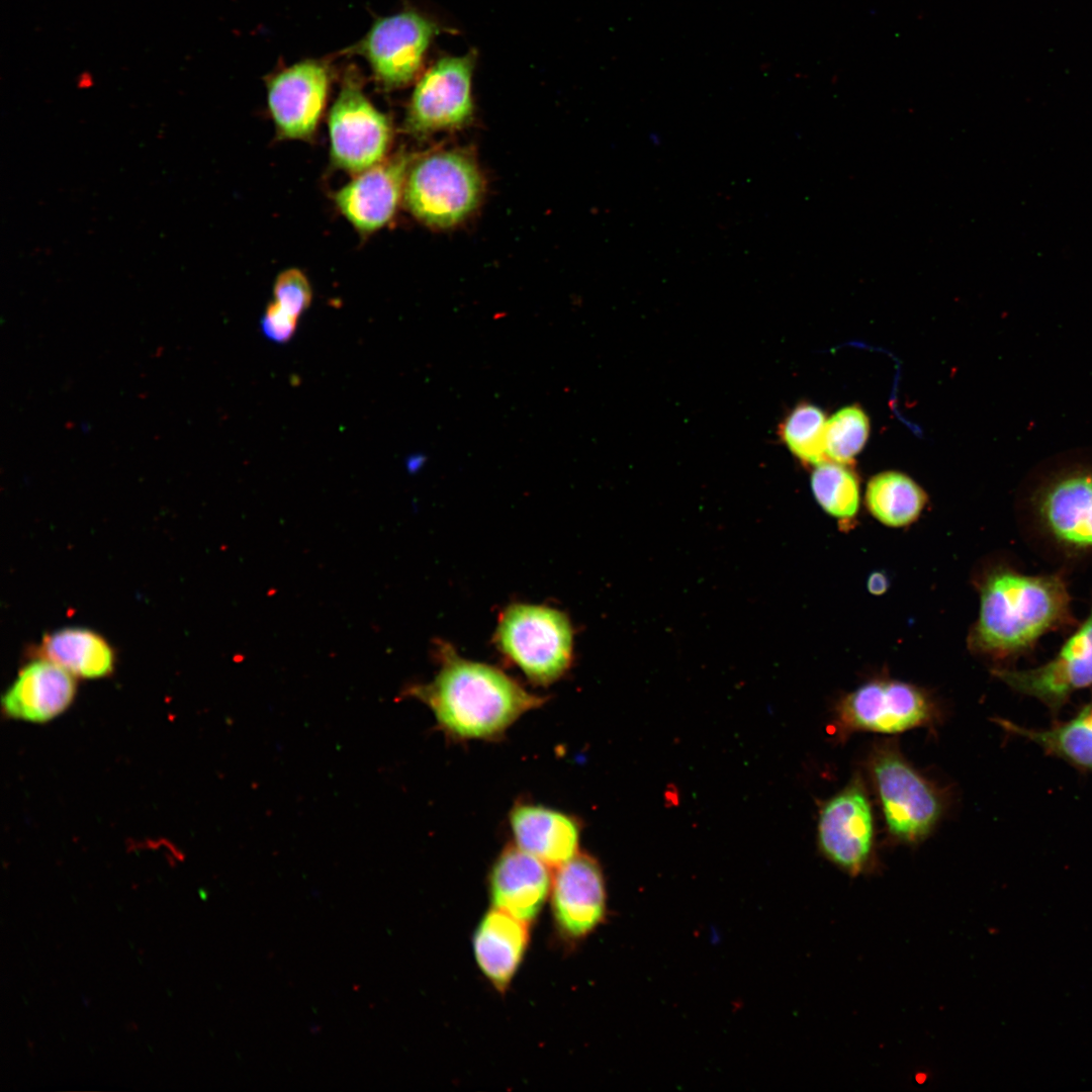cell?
Returning <instances> with one entry per match:
<instances>
[{"instance_id":"6da1fadb","label":"cell","mask_w":1092,"mask_h":1092,"mask_svg":"<svg viewBox=\"0 0 1092 1092\" xmlns=\"http://www.w3.org/2000/svg\"><path fill=\"white\" fill-rule=\"evenodd\" d=\"M978 592L979 613L968 643L972 651L993 660L1025 655L1045 634L1078 624L1060 571L1026 574L996 564L980 576Z\"/></svg>"},{"instance_id":"7a4b0ae2","label":"cell","mask_w":1092,"mask_h":1092,"mask_svg":"<svg viewBox=\"0 0 1092 1092\" xmlns=\"http://www.w3.org/2000/svg\"><path fill=\"white\" fill-rule=\"evenodd\" d=\"M438 647L437 675L428 684L412 687L408 695L430 708L447 735L493 739L544 703L496 667L462 658L447 643Z\"/></svg>"},{"instance_id":"3957f363","label":"cell","mask_w":1092,"mask_h":1092,"mask_svg":"<svg viewBox=\"0 0 1092 1092\" xmlns=\"http://www.w3.org/2000/svg\"><path fill=\"white\" fill-rule=\"evenodd\" d=\"M1028 524L1062 558L1092 557V450L1045 461L1028 479Z\"/></svg>"},{"instance_id":"277c9868","label":"cell","mask_w":1092,"mask_h":1092,"mask_svg":"<svg viewBox=\"0 0 1092 1092\" xmlns=\"http://www.w3.org/2000/svg\"><path fill=\"white\" fill-rule=\"evenodd\" d=\"M868 771L890 838L907 845L926 839L945 811V797L938 787L889 741L874 746Z\"/></svg>"},{"instance_id":"5b68a950","label":"cell","mask_w":1092,"mask_h":1092,"mask_svg":"<svg viewBox=\"0 0 1092 1092\" xmlns=\"http://www.w3.org/2000/svg\"><path fill=\"white\" fill-rule=\"evenodd\" d=\"M483 192L475 163L457 151H440L412 162L403 190L407 210L420 221L448 229L467 218Z\"/></svg>"},{"instance_id":"8992f818","label":"cell","mask_w":1092,"mask_h":1092,"mask_svg":"<svg viewBox=\"0 0 1092 1092\" xmlns=\"http://www.w3.org/2000/svg\"><path fill=\"white\" fill-rule=\"evenodd\" d=\"M494 638L502 653L537 685L556 681L571 665L573 630L556 609L512 605L500 614Z\"/></svg>"},{"instance_id":"52a82bcc","label":"cell","mask_w":1092,"mask_h":1092,"mask_svg":"<svg viewBox=\"0 0 1092 1092\" xmlns=\"http://www.w3.org/2000/svg\"><path fill=\"white\" fill-rule=\"evenodd\" d=\"M939 719L938 705L924 689L899 679L875 678L838 700L833 726L843 739L855 732L897 734L929 728Z\"/></svg>"},{"instance_id":"ba28073f","label":"cell","mask_w":1092,"mask_h":1092,"mask_svg":"<svg viewBox=\"0 0 1092 1092\" xmlns=\"http://www.w3.org/2000/svg\"><path fill=\"white\" fill-rule=\"evenodd\" d=\"M817 840L823 856L849 876L864 875L875 868V816L859 775L820 808Z\"/></svg>"},{"instance_id":"9c48e42d","label":"cell","mask_w":1092,"mask_h":1092,"mask_svg":"<svg viewBox=\"0 0 1092 1092\" xmlns=\"http://www.w3.org/2000/svg\"><path fill=\"white\" fill-rule=\"evenodd\" d=\"M328 125L335 167L358 175L386 158L392 141L390 121L366 97L357 79L344 80Z\"/></svg>"},{"instance_id":"30bf717a","label":"cell","mask_w":1092,"mask_h":1092,"mask_svg":"<svg viewBox=\"0 0 1092 1092\" xmlns=\"http://www.w3.org/2000/svg\"><path fill=\"white\" fill-rule=\"evenodd\" d=\"M993 674L1018 694L1057 715L1071 696L1092 686V604L1083 622L1048 662L1027 669L995 668Z\"/></svg>"},{"instance_id":"8fae6325","label":"cell","mask_w":1092,"mask_h":1092,"mask_svg":"<svg viewBox=\"0 0 1092 1092\" xmlns=\"http://www.w3.org/2000/svg\"><path fill=\"white\" fill-rule=\"evenodd\" d=\"M473 57H445L418 82L405 117V130L417 136L459 128L473 113Z\"/></svg>"},{"instance_id":"7c38bea8","label":"cell","mask_w":1092,"mask_h":1092,"mask_svg":"<svg viewBox=\"0 0 1092 1092\" xmlns=\"http://www.w3.org/2000/svg\"><path fill=\"white\" fill-rule=\"evenodd\" d=\"M438 27L413 11L378 19L356 51L370 64L377 80L388 88L401 87L418 75Z\"/></svg>"},{"instance_id":"4fadbf2b","label":"cell","mask_w":1092,"mask_h":1092,"mask_svg":"<svg viewBox=\"0 0 1092 1092\" xmlns=\"http://www.w3.org/2000/svg\"><path fill=\"white\" fill-rule=\"evenodd\" d=\"M550 903L559 934L570 941L586 937L604 920L607 895L598 861L578 852L556 868Z\"/></svg>"},{"instance_id":"5bb4252c","label":"cell","mask_w":1092,"mask_h":1092,"mask_svg":"<svg viewBox=\"0 0 1092 1092\" xmlns=\"http://www.w3.org/2000/svg\"><path fill=\"white\" fill-rule=\"evenodd\" d=\"M330 87L327 68L315 61L295 64L272 77L267 85L268 106L280 139L313 138Z\"/></svg>"},{"instance_id":"9a60e30c","label":"cell","mask_w":1092,"mask_h":1092,"mask_svg":"<svg viewBox=\"0 0 1092 1092\" xmlns=\"http://www.w3.org/2000/svg\"><path fill=\"white\" fill-rule=\"evenodd\" d=\"M411 164L406 154L385 158L335 193L337 207L359 233H374L392 219Z\"/></svg>"},{"instance_id":"2e32d148","label":"cell","mask_w":1092,"mask_h":1092,"mask_svg":"<svg viewBox=\"0 0 1092 1092\" xmlns=\"http://www.w3.org/2000/svg\"><path fill=\"white\" fill-rule=\"evenodd\" d=\"M553 876L540 859L509 845L495 858L488 876L493 908L528 924L540 914L550 896Z\"/></svg>"},{"instance_id":"e0dca14e","label":"cell","mask_w":1092,"mask_h":1092,"mask_svg":"<svg viewBox=\"0 0 1092 1092\" xmlns=\"http://www.w3.org/2000/svg\"><path fill=\"white\" fill-rule=\"evenodd\" d=\"M75 691L72 674L42 658L20 670L2 698V710L11 719L47 722L71 705Z\"/></svg>"},{"instance_id":"ac0fdd59","label":"cell","mask_w":1092,"mask_h":1092,"mask_svg":"<svg viewBox=\"0 0 1092 1092\" xmlns=\"http://www.w3.org/2000/svg\"><path fill=\"white\" fill-rule=\"evenodd\" d=\"M528 923L491 908L480 919L472 936V949L479 971L499 993L510 987L526 954Z\"/></svg>"},{"instance_id":"d6986e66","label":"cell","mask_w":1092,"mask_h":1092,"mask_svg":"<svg viewBox=\"0 0 1092 1092\" xmlns=\"http://www.w3.org/2000/svg\"><path fill=\"white\" fill-rule=\"evenodd\" d=\"M515 845L557 868L578 853L580 826L575 818L541 805L519 803L510 812Z\"/></svg>"},{"instance_id":"ffe728a7","label":"cell","mask_w":1092,"mask_h":1092,"mask_svg":"<svg viewBox=\"0 0 1092 1092\" xmlns=\"http://www.w3.org/2000/svg\"><path fill=\"white\" fill-rule=\"evenodd\" d=\"M40 654L73 675L98 678L113 669V652L97 633L84 628H64L44 636Z\"/></svg>"},{"instance_id":"44dd1931","label":"cell","mask_w":1092,"mask_h":1092,"mask_svg":"<svg viewBox=\"0 0 1092 1092\" xmlns=\"http://www.w3.org/2000/svg\"><path fill=\"white\" fill-rule=\"evenodd\" d=\"M1004 730L1023 737L1052 756L1083 771L1092 772V700L1067 722L1049 729H1030L1007 720L996 721Z\"/></svg>"},{"instance_id":"7402d4cb","label":"cell","mask_w":1092,"mask_h":1092,"mask_svg":"<svg viewBox=\"0 0 1092 1092\" xmlns=\"http://www.w3.org/2000/svg\"><path fill=\"white\" fill-rule=\"evenodd\" d=\"M864 502L869 513L878 522L890 528H903L919 519L927 495L908 475L889 470L869 480Z\"/></svg>"},{"instance_id":"603a6c76","label":"cell","mask_w":1092,"mask_h":1092,"mask_svg":"<svg viewBox=\"0 0 1092 1092\" xmlns=\"http://www.w3.org/2000/svg\"><path fill=\"white\" fill-rule=\"evenodd\" d=\"M811 488L819 506L842 530L852 527L859 511V482L849 465L827 461L816 466Z\"/></svg>"},{"instance_id":"cb8c5ba5","label":"cell","mask_w":1092,"mask_h":1092,"mask_svg":"<svg viewBox=\"0 0 1092 1092\" xmlns=\"http://www.w3.org/2000/svg\"><path fill=\"white\" fill-rule=\"evenodd\" d=\"M826 421L819 407L801 403L782 423L780 435L803 463L817 466L828 461L825 451Z\"/></svg>"},{"instance_id":"d4e9b609","label":"cell","mask_w":1092,"mask_h":1092,"mask_svg":"<svg viewBox=\"0 0 1092 1092\" xmlns=\"http://www.w3.org/2000/svg\"><path fill=\"white\" fill-rule=\"evenodd\" d=\"M869 433L870 421L859 405H848L837 411L825 426L828 461L850 465L863 448Z\"/></svg>"},{"instance_id":"484cf974","label":"cell","mask_w":1092,"mask_h":1092,"mask_svg":"<svg viewBox=\"0 0 1092 1092\" xmlns=\"http://www.w3.org/2000/svg\"><path fill=\"white\" fill-rule=\"evenodd\" d=\"M273 291L275 301L297 317L309 306L312 298L306 276L295 268L287 269L277 276Z\"/></svg>"},{"instance_id":"4316f807","label":"cell","mask_w":1092,"mask_h":1092,"mask_svg":"<svg viewBox=\"0 0 1092 1092\" xmlns=\"http://www.w3.org/2000/svg\"><path fill=\"white\" fill-rule=\"evenodd\" d=\"M297 316L290 313L277 301L271 302L262 320L264 334L275 342H286L294 334Z\"/></svg>"},{"instance_id":"83f0119b","label":"cell","mask_w":1092,"mask_h":1092,"mask_svg":"<svg viewBox=\"0 0 1092 1092\" xmlns=\"http://www.w3.org/2000/svg\"><path fill=\"white\" fill-rule=\"evenodd\" d=\"M867 587L871 594L881 596L888 589L889 579L882 571H875L869 576Z\"/></svg>"}]
</instances>
